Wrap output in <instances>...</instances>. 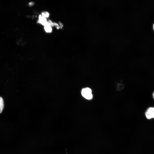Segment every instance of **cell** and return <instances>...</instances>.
Segmentation results:
<instances>
[{
	"label": "cell",
	"mask_w": 154,
	"mask_h": 154,
	"mask_svg": "<svg viewBox=\"0 0 154 154\" xmlns=\"http://www.w3.org/2000/svg\"><path fill=\"white\" fill-rule=\"evenodd\" d=\"M35 4V2L33 1H30L27 3V6L29 7H32Z\"/></svg>",
	"instance_id": "cell-7"
},
{
	"label": "cell",
	"mask_w": 154,
	"mask_h": 154,
	"mask_svg": "<svg viewBox=\"0 0 154 154\" xmlns=\"http://www.w3.org/2000/svg\"><path fill=\"white\" fill-rule=\"evenodd\" d=\"M52 26L47 24L43 26V29L46 33H50L52 32Z\"/></svg>",
	"instance_id": "cell-4"
},
{
	"label": "cell",
	"mask_w": 154,
	"mask_h": 154,
	"mask_svg": "<svg viewBox=\"0 0 154 154\" xmlns=\"http://www.w3.org/2000/svg\"><path fill=\"white\" fill-rule=\"evenodd\" d=\"M152 96H153V98L154 99V92H153V93Z\"/></svg>",
	"instance_id": "cell-10"
},
{
	"label": "cell",
	"mask_w": 154,
	"mask_h": 154,
	"mask_svg": "<svg viewBox=\"0 0 154 154\" xmlns=\"http://www.w3.org/2000/svg\"><path fill=\"white\" fill-rule=\"evenodd\" d=\"M145 115L148 119H154V107L148 108L145 112Z\"/></svg>",
	"instance_id": "cell-2"
},
{
	"label": "cell",
	"mask_w": 154,
	"mask_h": 154,
	"mask_svg": "<svg viewBox=\"0 0 154 154\" xmlns=\"http://www.w3.org/2000/svg\"><path fill=\"white\" fill-rule=\"evenodd\" d=\"M48 19L39 14L38 17L37 23L43 26H44L47 24Z\"/></svg>",
	"instance_id": "cell-3"
},
{
	"label": "cell",
	"mask_w": 154,
	"mask_h": 154,
	"mask_svg": "<svg viewBox=\"0 0 154 154\" xmlns=\"http://www.w3.org/2000/svg\"><path fill=\"white\" fill-rule=\"evenodd\" d=\"M41 15L47 19H48L50 17V13L47 11H44L41 12Z\"/></svg>",
	"instance_id": "cell-6"
},
{
	"label": "cell",
	"mask_w": 154,
	"mask_h": 154,
	"mask_svg": "<svg viewBox=\"0 0 154 154\" xmlns=\"http://www.w3.org/2000/svg\"><path fill=\"white\" fill-rule=\"evenodd\" d=\"M153 29H154V24L153 25Z\"/></svg>",
	"instance_id": "cell-11"
},
{
	"label": "cell",
	"mask_w": 154,
	"mask_h": 154,
	"mask_svg": "<svg viewBox=\"0 0 154 154\" xmlns=\"http://www.w3.org/2000/svg\"><path fill=\"white\" fill-rule=\"evenodd\" d=\"M82 96L86 99L90 100L92 98V90L89 88H86L83 89L81 92Z\"/></svg>",
	"instance_id": "cell-1"
},
{
	"label": "cell",
	"mask_w": 154,
	"mask_h": 154,
	"mask_svg": "<svg viewBox=\"0 0 154 154\" xmlns=\"http://www.w3.org/2000/svg\"><path fill=\"white\" fill-rule=\"evenodd\" d=\"M5 107V103L3 98L0 96V114L3 112Z\"/></svg>",
	"instance_id": "cell-5"
},
{
	"label": "cell",
	"mask_w": 154,
	"mask_h": 154,
	"mask_svg": "<svg viewBox=\"0 0 154 154\" xmlns=\"http://www.w3.org/2000/svg\"><path fill=\"white\" fill-rule=\"evenodd\" d=\"M54 27L57 29H60L58 23L56 22H54Z\"/></svg>",
	"instance_id": "cell-8"
},
{
	"label": "cell",
	"mask_w": 154,
	"mask_h": 154,
	"mask_svg": "<svg viewBox=\"0 0 154 154\" xmlns=\"http://www.w3.org/2000/svg\"><path fill=\"white\" fill-rule=\"evenodd\" d=\"M59 25V26H60V29H62L64 26V25L62 23L60 22H59V23H58Z\"/></svg>",
	"instance_id": "cell-9"
}]
</instances>
